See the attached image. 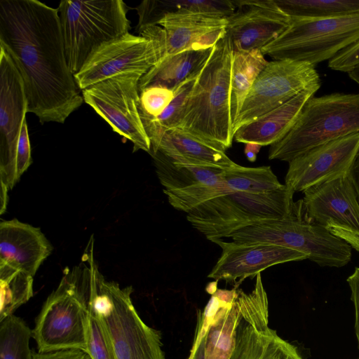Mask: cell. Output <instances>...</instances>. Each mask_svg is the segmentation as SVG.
<instances>
[{
	"label": "cell",
	"mask_w": 359,
	"mask_h": 359,
	"mask_svg": "<svg viewBox=\"0 0 359 359\" xmlns=\"http://www.w3.org/2000/svg\"><path fill=\"white\" fill-rule=\"evenodd\" d=\"M359 133V93L311 97L291 130L271 145L270 160L290 162L310 149Z\"/></svg>",
	"instance_id": "5"
},
{
	"label": "cell",
	"mask_w": 359,
	"mask_h": 359,
	"mask_svg": "<svg viewBox=\"0 0 359 359\" xmlns=\"http://www.w3.org/2000/svg\"><path fill=\"white\" fill-rule=\"evenodd\" d=\"M348 177L354 188L359 203V151L349 170Z\"/></svg>",
	"instance_id": "42"
},
{
	"label": "cell",
	"mask_w": 359,
	"mask_h": 359,
	"mask_svg": "<svg viewBox=\"0 0 359 359\" xmlns=\"http://www.w3.org/2000/svg\"><path fill=\"white\" fill-rule=\"evenodd\" d=\"M88 306V354L91 359H116L108 334L94 308Z\"/></svg>",
	"instance_id": "34"
},
{
	"label": "cell",
	"mask_w": 359,
	"mask_h": 359,
	"mask_svg": "<svg viewBox=\"0 0 359 359\" xmlns=\"http://www.w3.org/2000/svg\"><path fill=\"white\" fill-rule=\"evenodd\" d=\"M318 90L317 88L302 90L280 107L240 127L235 132V140L262 147L278 142L291 130L306 102Z\"/></svg>",
	"instance_id": "22"
},
{
	"label": "cell",
	"mask_w": 359,
	"mask_h": 359,
	"mask_svg": "<svg viewBox=\"0 0 359 359\" xmlns=\"http://www.w3.org/2000/svg\"><path fill=\"white\" fill-rule=\"evenodd\" d=\"M294 191L285 184L262 194L233 192L208 201L187 213L191 226L212 242L230 238L236 231L288 216Z\"/></svg>",
	"instance_id": "6"
},
{
	"label": "cell",
	"mask_w": 359,
	"mask_h": 359,
	"mask_svg": "<svg viewBox=\"0 0 359 359\" xmlns=\"http://www.w3.org/2000/svg\"><path fill=\"white\" fill-rule=\"evenodd\" d=\"M139 93V111L153 117L161 115L174 98V91L162 86L147 87Z\"/></svg>",
	"instance_id": "35"
},
{
	"label": "cell",
	"mask_w": 359,
	"mask_h": 359,
	"mask_svg": "<svg viewBox=\"0 0 359 359\" xmlns=\"http://www.w3.org/2000/svg\"><path fill=\"white\" fill-rule=\"evenodd\" d=\"M359 151V133L314 147L289 162L285 185L305 190L347 175Z\"/></svg>",
	"instance_id": "15"
},
{
	"label": "cell",
	"mask_w": 359,
	"mask_h": 359,
	"mask_svg": "<svg viewBox=\"0 0 359 359\" xmlns=\"http://www.w3.org/2000/svg\"><path fill=\"white\" fill-rule=\"evenodd\" d=\"M32 163L31 145L27 121L25 120L20 132L17 152V171L20 177Z\"/></svg>",
	"instance_id": "37"
},
{
	"label": "cell",
	"mask_w": 359,
	"mask_h": 359,
	"mask_svg": "<svg viewBox=\"0 0 359 359\" xmlns=\"http://www.w3.org/2000/svg\"><path fill=\"white\" fill-rule=\"evenodd\" d=\"M209 325V314L206 311L203 313L199 311L196 337L188 359H205V337Z\"/></svg>",
	"instance_id": "38"
},
{
	"label": "cell",
	"mask_w": 359,
	"mask_h": 359,
	"mask_svg": "<svg viewBox=\"0 0 359 359\" xmlns=\"http://www.w3.org/2000/svg\"><path fill=\"white\" fill-rule=\"evenodd\" d=\"M213 48L189 49L165 56L140 79L139 92L151 86L174 90L187 78L201 70Z\"/></svg>",
	"instance_id": "25"
},
{
	"label": "cell",
	"mask_w": 359,
	"mask_h": 359,
	"mask_svg": "<svg viewBox=\"0 0 359 359\" xmlns=\"http://www.w3.org/2000/svg\"><path fill=\"white\" fill-rule=\"evenodd\" d=\"M32 337L39 353L74 349L88 353V306L79 265L65 269L36 319Z\"/></svg>",
	"instance_id": "8"
},
{
	"label": "cell",
	"mask_w": 359,
	"mask_h": 359,
	"mask_svg": "<svg viewBox=\"0 0 359 359\" xmlns=\"http://www.w3.org/2000/svg\"><path fill=\"white\" fill-rule=\"evenodd\" d=\"M261 50L233 52L230 107L233 126L255 80L268 64Z\"/></svg>",
	"instance_id": "27"
},
{
	"label": "cell",
	"mask_w": 359,
	"mask_h": 359,
	"mask_svg": "<svg viewBox=\"0 0 359 359\" xmlns=\"http://www.w3.org/2000/svg\"><path fill=\"white\" fill-rule=\"evenodd\" d=\"M90 240L82 256L81 285L110 339L116 359H165L158 331L146 325L131 300V286L121 288L100 272Z\"/></svg>",
	"instance_id": "2"
},
{
	"label": "cell",
	"mask_w": 359,
	"mask_h": 359,
	"mask_svg": "<svg viewBox=\"0 0 359 359\" xmlns=\"http://www.w3.org/2000/svg\"><path fill=\"white\" fill-rule=\"evenodd\" d=\"M233 1L230 0H145L136 8L139 16L137 32L158 25L169 15L204 14L226 18L236 11Z\"/></svg>",
	"instance_id": "24"
},
{
	"label": "cell",
	"mask_w": 359,
	"mask_h": 359,
	"mask_svg": "<svg viewBox=\"0 0 359 359\" xmlns=\"http://www.w3.org/2000/svg\"><path fill=\"white\" fill-rule=\"evenodd\" d=\"M150 155L164 190L180 189L201 183L217 184L224 180L225 169L175 163L158 151Z\"/></svg>",
	"instance_id": "26"
},
{
	"label": "cell",
	"mask_w": 359,
	"mask_h": 359,
	"mask_svg": "<svg viewBox=\"0 0 359 359\" xmlns=\"http://www.w3.org/2000/svg\"><path fill=\"white\" fill-rule=\"evenodd\" d=\"M28 113L25 83L17 65L0 46V178L1 208L6 209L8 192L18 181L17 152Z\"/></svg>",
	"instance_id": "11"
},
{
	"label": "cell",
	"mask_w": 359,
	"mask_h": 359,
	"mask_svg": "<svg viewBox=\"0 0 359 359\" xmlns=\"http://www.w3.org/2000/svg\"><path fill=\"white\" fill-rule=\"evenodd\" d=\"M233 52L226 34L201 69L176 127L224 151L234 138L230 107Z\"/></svg>",
	"instance_id": "3"
},
{
	"label": "cell",
	"mask_w": 359,
	"mask_h": 359,
	"mask_svg": "<svg viewBox=\"0 0 359 359\" xmlns=\"http://www.w3.org/2000/svg\"><path fill=\"white\" fill-rule=\"evenodd\" d=\"M234 13L226 18V34L233 51L261 50L290 25L291 18L274 0H237Z\"/></svg>",
	"instance_id": "16"
},
{
	"label": "cell",
	"mask_w": 359,
	"mask_h": 359,
	"mask_svg": "<svg viewBox=\"0 0 359 359\" xmlns=\"http://www.w3.org/2000/svg\"><path fill=\"white\" fill-rule=\"evenodd\" d=\"M240 317L229 359H303L297 348L269 327L266 292L261 273L250 293L237 290Z\"/></svg>",
	"instance_id": "13"
},
{
	"label": "cell",
	"mask_w": 359,
	"mask_h": 359,
	"mask_svg": "<svg viewBox=\"0 0 359 359\" xmlns=\"http://www.w3.org/2000/svg\"><path fill=\"white\" fill-rule=\"evenodd\" d=\"M169 203L186 212L216 197L229 194L224 180L217 184L201 183L175 190H164Z\"/></svg>",
	"instance_id": "33"
},
{
	"label": "cell",
	"mask_w": 359,
	"mask_h": 359,
	"mask_svg": "<svg viewBox=\"0 0 359 359\" xmlns=\"http://www.w3.org/2000/svg\"><path fill=\"white\" fill-rule=\"evenodd\" d=\"M213 243L222 249L220 257L208 276L216 281L242 280L249 276H257L276 264L308 259L303 252L275 245H238L222 240H216Z\"/></svg>",
	"instance_id": "17"
},
{
	"label": "cell",
	"mask_w": 359,
	"mask_h": 359,
	"mask_svg": "<svg viewBox=\"0 0 359 359\" xmlns=\"http://www.w3.org/2000/svg\"><path fill=\"white\" fill-rule=\"evenodd\" d=\"M223 177L230 193L262 194L277 190L284 185L270 166L248 168L236 164L225 169Z\"/></svg>",
	"instance_id": "31"
},
{
	"label": "cell",
	"mask_w": 359,
	"mask_h": 359,
	"mask_svg": "<svg viewBox=\"0 0 359 359\" xmlns=\"http://www.w3.org/2000/svg\"><path fill=\"white\" fill-rule=\"evenodd\" d=\"M303 192L308 214L315 222L323 226L333 223L359 233V203L348 175Z\"/></svg>",
	"instance_id": "18"
},
{
	"label": "cell",
	"mask_w": 359,
	"mask_h": 359,
	"mask_svg": "<svg viewBox=\"0 0 359 359\" xmlns=\"http://www.w3.org/2000/svg\"><path fill=\"white\" fill-rule=\"evenodd\" d=\"M137 74L119 75L82 90L83 101L104 119L113 130L133 144V151L150 154L151 144L139 111Z\"/></svg>",
	"instance_id": "14"
},
{
	"label": "cell",
	"mask_w": 359,
	"mask_h": 359,
	"mask_svg": "<svg viewBox=\"0 0 359 359\" xmlns=\"http://www.w3.org/2000/svg\"><path fill=\"white\" fill-rule=\"evenodd\" d=\"M290 18L326 19L359 13V0H274Z\"/></svg>",
	"instance_id": "29"
},
{
	"label": "cell",
	"mask_w": 359,
	"mask_h": 359,
	"mask_svg": "<svg viewBox=\"0 0 359 359\" xmlns=\"http://www.w3.org/2000/svg\"><path fill=\"white\" fill-rule=\"evenodd\" d=\"M226 18L204 14L165 16L158 24L163 29L165 56L213 48L226 35Z\"/></svg>",
	"instance_id": "20"
},
{
	"label": "cell",
	"mask_w": 359,
	"mask_h": 359,
	"mask_svg": "<svg viewBox=\"0 0 359 359\" xmlns=\"http://www.w3.org/2000/svg\"><path fill=\"white\" fill-rule=\"evenodd\" d=\"M34 276L0 264V322L32 297Z\"/></svg>",
	"instance_id": "30"
},
{
	"label": "cell",
	"mask_w": 359,
	"mask_h": 359,
	"mask_svg": "<svg viewBox=\"0 0 359 359\" xmlns=\"http://www.w3.org/2000/svg\"><path fill=\"white\" fill-rule=\"evenodd\" d=\"M0 323V359H32V331L26 323L14 315Z\"/></svg>",
	"instance_id": "32"
},
{
	"label": "cell",
	"mask_w": 359,
	"mask_h": 359,
	"mask_svg": "<svg viewBox=\"0 0 359 359\" xmlns=\"http://www.w3.org/2000/svg\"><path fill=\"white\" fill-rule=\"evenodd\" d=\"M158 151L178 163L223 169L236 165L223 149L177 128L163 133L156 150L151 153Z\"/></svg>",
	"instance_id": "23"
},
{
	"label": "cell",
	"mask_w": 359,
	"mask_h": 359,
	"mask_svg": "<svg viewBox=\"0 0 359 359\" xmlns=\"http://www.w3.org/2000/svg\"><path fill=\"white\" fill-rule=\"evenodd\" d=\"M53 247L40 228L17 219L0 223V264L34 276Z\"/></svg>",
	"instance_id": "19"
},
{
	"label": "cell",
	"mask_w": 359,
	"mask_h": 359,
	"mask_svg": "<svg viewBox=\"0 0 359 359\" xmlns=\"http://www.w3.org/2000/svg\"><path fill=\"white\" fill-rule=\"evenodd\" d=\"M359 66V40L338 53L328 61L331 69L348 73Z\"/></svg>",
	"instance_id": "36"
},
{
	"label": "cell",
	"mask_w": 359,
	"mask_h": 359,
	"mask_svg": "<svg viewBox=\"0 0 359 359\" xmlns=\"http://www.w3.org/2000/svg\"><path fill=\"white\" fill-rule=\"evenodd\" d=\"M325 227L332 234L344 240L351 248L359 251V233L333 223H328Z\"/></svg>",
	"instance_id": "41"
},
{
	"label": "cell",
	"mask_w": 359,
	"mask_h": 359,
	"mask_svg": "<svg viewBox=\"0 0 359 359\" xmlns=\"http://www.w3.org/2000/svg\"><path fill=\"white\" fill-rule=\"evenodd\" d=\"M351 79L359 85V66L348 73Z\"/></svg>",
	"instance_id": "44"
},
{
	"label": "cell",
	"mask_w": 359,
	"mask_h": 359,
	"mask_svg": "<svg viewBox=\"0 0 359 359\" xmlns=\"http://www.w3.org/2000/svg\"><path fill=\"white\" fill-rule=\"evenodd\" d=\"M57 11L65 55L74 75L100 46L130 29L126 5L121 0H65Z\"/></svg>",
	"instance_id": "7"
},
{
	"label": "cell",
	"mask_w": 359,
	"mask_h": 359,
	"mask_svg": "<svg viewBox=\"0 0 359 359\" xmlns=\"http://www.w3.org/2000/svg\"><path fill=\"white\" fill-rule=\"evenodd\" d=\"M321 86L313 65L292 60L269 62L249 91L233 126V133L287 102L302 90Z\"/></svg>",
	"instance_id": "12"
},
{
	"label": "cell",
	"mask_w": 359,
	"mask_h": 359,
	"mask_svg": "<svg viewBox=\"0 0 359 359\" xmlns=\"http://www.w3.org/2000/svg\"><path fill=\"white\" fill-rule=\"evenodd\" d=\"M261 145L252 143L245 144V154L250 161H255L257 158V154L259 152Z\"/></svg>",
	"instance_id": "43"
},
{
	"label": "cell",
	"mask_w": 359,
	"mask_h": 359,
	"mask_svg": "<svg viewBox=\"0 0 359 359\" xmlns=\"http://www.w3.org/2000/svg\"><path fill=\"white\" fill-rule=\"evenodd\" d=\"M358 40L359 13L326 19L291 18L289 27L261 51L274 60L316 66Z\"/></svg>",
	"instance_id": "9"
},
{
	"label": "cell",
	"mask_w": 359,
	"mask_h": 359,
	"mask_svg": "<svg viewBox=\"0 0 359 359\" xmlns=\"http://www.w3.org/2000/svg\"><path fill=\"white\" fill-rule=\"evenodd\" d=\"M32 359H91L90 355L81 350H64L49 353L32 352Z\"/></svg>",
	"instance_id": "40"
},
{
	"label": "cell",
	"mask_w": 359,
	"mask_h": 359,
	"mask_svg": "<svg viewBox=\"0 0 359 359\" xmlns=\"http://www.w3.org/2000/svg\"><path fill=\"white\" fill-rule=\"evenodd\" d=\"M0 46L25 83L28 112L64 123L83 104L67 63L57 8L37 0L0 1Z\"/></svg>",
	"instance_id": "1"
},
{
	"label": "cell",
	"mask_w": 359,
	"mask_h": 359,
	"mask_svg": "<svg viewBox=\"0 0 359 359\" xmlns=\"http://www.w3.org/2000/svg\"><path fill=\"white\" fill-rule=\"evenodd\" d=\"M200 72L192 74L173 90V100L158 116H150L139 111L144 129L151 142L150 154L156 150L163 133L177 127Z\"/></svg>",
	"instance_id": "28"
},
{
	"label": "cell",
	"mask_w": 359,
	"mask_h": 359,
	"mask_svg": "<svg viewBox=\"0 0 359 359\" xmlns=\"http://www.w3.org/2000/svg\"><path fill=\"white\" fill-rule=\"evenodd\" d=\"M237 290H218L205 307L210 325L205 337V359H229L235 346L240 317Z\"/></svg>",
	"instance_id": "21"
},
{
	"label": "cell",
	"mask_w": 359,
	"mask_h": 359,
	"mask_svg": "<svg viewBox=\"0 0 359 359\" xmlns=\"http://www.w3.org/2000/svg\"><path fill=\"white\" fill-rule=\"evenodd\" d=\"M230 238L238 245L264 243L293 249L320 266L342 267L351 258V245L315 222L303 199L294 202L288 216L246 226Z\"/></svg>",
	"instance_id": "4"
},
{
	"label": "cell",
	"mask_w": 359,
	"mask_h": 359,
	"mask_svg": "<svg viewBox=\"0 0 359 359\" xmlns=\"http://www.w3.org/2000/svg\"><path fill=\"white\" fill-rule=\"evenodd\" d=\"M165 56L163 29L158 25L140 35L127 33L95 50L74 75L83 90L104 80L126 74L144 75Z\"/></svg>",
	"instance_id": "10"
},
{
	"label": "cell",
	"mask_w": 359,
	"mask_h": 359,
	"mask_svg": "<svg viewBox=\"0 0 359 359\" xmlns=\"http://www.w3.org/2000/svg\"><path fill=\"white\" fill-rule=\"evenodd\" d=\"M346 280L351 289V299L355 308V332L359 348V267H355L354 272Z\"/></svg>",
	"instance_id": "39"
}]
</instances>
